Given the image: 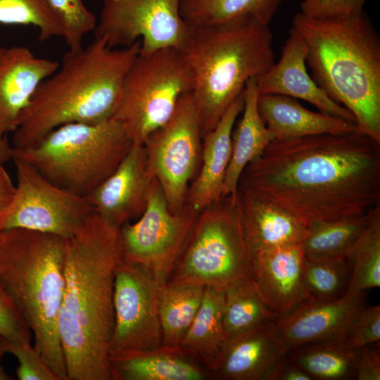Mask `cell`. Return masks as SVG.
I'll use <instances>...</instances> for the list:
<instances>
[{
    "mask_svg": "<svg viewBox=\"0 0 380 380\" xmlns=\"http://www.w3.org/2000/svg\"><path fill=\"white\" fill-rule=\"evenodd\" d=\"M308 48L293 27L284 44L279 60L256 77L260 94H279L304 100L321 113L355 122L353 114L333 101L313 80L307 70Z\"/></svg>",
    "mask_w": 380,
    "mask_h": 380,
    "instance_id": "cell-17",
    "label": "cell"
},
{
    "mask_svg": "<svg viewBox=\"0 0 380 380\" xmlns=\"http://www.w3.org/2000/svg\"><path fill=\"white\" fill-rule=\"evenodd\" d=\"M238 189L306 227L363 215L380 204V142L359 129L276 139L245 167Z\"/></svg>",
    "mask_w": 380,
    "mask_h": 380,
    "instance_id": "cell-1",
    "label": "cell"
},
{
    "mask_svg": "<svg viewBox=\"0 0 380 380\" xmlns=\"http://www.w3.org/2000/svg\"><path fill=\"white\" fill-rule=\"evenodd\" d=\"M367 0H303V14L315 18H327L363 11Z\"/></svg>",
    "mask_w": 380,
    "mask_h": 380,
    "instance_id": "cell-39",
    "label": "cell"
},
{
    "mask_svg": "<svg viewBox=\"0 0 380 380\" xmlns=\"http://www.w3.org/2000/svg\"><path fill=\"white\" fill-rule=\"evenodd\" d=\"M205 288L171 281L160 288L158 313L164 346H179L198 313Z\"/></svg>",
    "mask_w": 380,
    "mask_h": 380,
    "instance_id": "cell-27",
    "label": "cell"
},
{
    "mask_svg": "<svg viewBox=\"0 0 380 380\" xmlns=\"http://www.w3.org/2000/svg\"><path fill=\"white\" fill-rule=\"evenodd\" d=\"M189 27L179 51L192 75L191 94L203 138L243 93L247 82L273 65V36L269 25L250 16Z\"/></svg>",
    "mask_w": 380,
    "mask_h": 380,
    "instance_id": "cell-5",
    "label": "cell"
},
{
    "mask_svg": "<svg viewBox=\"0 0 380 380\" xmlns=\"http://www.w3.org/2000/svg\"><path fill=\"white\" fill-rule=\"evenodd\" d=\"M192 87L191 70L179 49L139 51L125 78L113 118L133 144H144L170 119L180 98Z\"/></svg>",
    "mask_w": 380,
    "mask_h": 380,
    "instance_id": "cell-8",
    "label": "cell"
},
{
    "mask_svg": "<svg viewBox=\"0 0 380 380\" xmlns=\"http://www.w3.org/2000/svg\"><path fill=\"white\" fill-rule=\"evenodd\" d=\"M303 272L310 298L331 301L348 291L351 268L346 258L305 256Z\"/></svg>",
    "mask_w": 380,
    "mask_h": 380,
    "instance_id": "cell-33",
    "label": "cell"
},
{
    "mask_svg": "<svg viewBox=\"0 0 380 380\" xmlns=\"http://www.w3.org/2000/svg\"><path fill=\"white\" fill-rule=\"evenodd\" d=\"M112 380H204L209 372L180 346L120 353L109 357Z\"/></svg>",
    "mask_w": 380,
    "mask_h": 380,
    "instance_id": "cell-23",
    "label": "cell"
},
{
    "mask_svg": "<svg viewBox=\"0 0 380 380\" xmlns=\"http://www.w3.org/2000/svg\"><path fill=\"white\" fill-rule=\"evenodd\" d=\"M161 286L142 267L122 260L115 270V324L109 357L163 346L158 313Z\"/></svg>",
    "mask_w": 380,
    "mask_h": 380,
    "instance_id": "cell-14",
    "label": "cell"
},
{
    "mask_svg": "<svg viewBox=\"0 0 380 380\" xmlns=\"http://www.w3.org/2000/svg\"><path fill=\"white\" fill-rule=\"evenodd\" d=\"M258 108L262 121L275 139L342 134L359 129L355 122L311 111L296 99L284 95L259 94Z\"/></svg>",
    "mask_w": 380,
    "mask_h": 380,
    "instance_id": "cell-24",
    "label": "cell"
},
{
    "mask_svg": "<svg viewBox=\"0 0 380 380\" xmlns=\"http://www.w3.org/2000/svg\"><path fill=\"white\" fill-rule=\"evenodd\" d=\"M286 351L275 321L264 323L227 338L212 376L223 380H265Z\"/></svg>",
    "mask_w": 380,
    "mask_h": 380,
    "instance_id": "cell-20",
    "label": "cell"
},
{
    "mask_svg": "<svg viewBox=\"0 0 380 380\" xmlns=\"http://www.w3.org/2000/svg\"><path fill=\"white\" fill-rule=\"evenodd\" d=\"M308 48L315 83L348 109L359 130L380 142V37L363 11L327 18L302 13L292 21Z\"/></svg>",
    "mask_w": 380,
    "mask_h": 380,
    "instance_id": "cell-4",
    "label": "cell"
},
{
    "mask_svg": "<svg viewBox=\"0 0 380 380\" xmlns=\"http://www.w3.org/2000/svg\"><path fill=\"white\" fill-rule=\"evenodd\" d=\"M0 24L32 25L41 42L61 37V30L44 0H0Z\"/></svg>",
    "mask_w": 380,
    "mask_h": 380,
    "instance_id": "cell-34",
    "label": "cell"
},
{
    "mask_svg": "<svg viewBox=\"0 0 380 380\" xmlns=\"http://www.w3.org/2000/svg\"><path fill=\"white\" fill-rule=\"evenodd\" d=\"M249 270L235 194L199 213L168 281L224 289Z\"/></svg>",
    "mask_w": 380,
    "mask_h": 380,
    "instance_id": "cell-9",
    "label": "cell"
},
{
    "mask_svg": "<svg viewBox=\"0 0 380 380\" xmlns=\"http://www.w3.org/2000/svg\"><path fill=\"white\" fill-rule=\"evenodd\" d=\"M155 179L144 145L133 144L116 169L87 198L94 213L120 228L144 213Z\"/></svg>",
    "mask_w": 380,
    "mask_h": 380,
    "instance_id": "cell-15",
    "label": "cell"
},
{
    "mask_svg": "<svg viewBox=\"0 0 380 380\" xmlns=\"http://www.w3.org/2000/svg\"><path fill=\"white\" fill-rule=\"evenodd\" d=\"M0 350L15 357L18 363L15 374L19 380H60L32 343L25 344L0 338Z\"/></svg>",
    "mask_w": 380,
    "mask_h": 380,
    "instance_id": "cell-36",
    "label": "cell"
},
{
    "mask_svg": "<svg viewBox=\"0 0 380 380\" xmlns=\"http://www.w3.org/2000/svg\"><path fill=\"white\" fill-rule=\"evenodd\" d=\"M181 0H103L95 38L110 48L141 41L140 51L172 47L181 50L189 27L180 14Z\"/></svg>",
    "mask_w": 380,
    "mask_h": 380,
    "instance_id": "cell-13",
    "label": "cell"
},
{
    "mask_svg": "<svg viewBox=\"0 0 380 380\" xmlns=\"http://www.w3.org/2000/svg\"><path fill=\"white\" fill-rule=\"evenodd\" d=\"M287 352V351H286ZM265 380H312L284 353L271 368Z\"/></svg>",
    "mask_w": 380,
    "mask_h": 380,
    "instance_id": "cell-41",
    "label": "cell"
},
{
    "mask_svg": "<svg viewBox=\"0 0 380 380\" xmlns=\"http://www.w3.org/2000/svg\"><path fill=\"white\" fill-rule=\"evenodd\" d=\"M346 258L351 268L347 292L380 286V204L368 213L367 224Z\"/></svg>",
    "mask_w": 380,
    "mask_h": 380,
    "instance_id": "cell-32",
    "label": "cell"
},
{
    "mask_svg": "<svg viewBox=\"0 0 380 380\" xmlns=\"http://www.w3.org/2000/svg\"><path fill=\"white\" fill-rule=\"evenodd\" d=\"M304 259L301 243L250 254L249 279L265 305L279 316L310 298Z\"/></svg>",
    "mask_w": 380,
    "mask_h": 380,
    "instance_id": "cell-16",
    "label": "cell"
},
{
    "mask_svg": "<svg viewBox=\"0 0 380 380\" xmlns=\"http://www.w3.org/2000/svg\"><path fill=\"white\" fill-rule=\"evenodd\" d=\"M244 106V91L228 108L215 128L203 137L201 168L189 188L186 203L200 213L222 198L232 153V133Z\"/></svg>",
    "mask_w": 380,
    "mask_h": 380,
    "instance_id": "cell-21",
    "label": "cell"
},
{
    "mask_svg": "<svg viewBox=\"0 0 380 380\" xmlns=\"http://www.w3.org/2000/svg\"><path fill=\"white\" fill-rule=\"evenodd\" d=\"M122 260L120 227L94 213L65 239L58 330L68 380H112L114 278Z\"/></svg>",
    "mask_w": 380,
    "mask_h": 380,
    "instance_id": "cell-2",
    "label": "cell"
},
{
    "mask_svg": "<svg viewBox=\"0 0 380 380\" xmlns=\"http://www.w3.org/2000/svg\"><path fill=\"white\" fill-rule=\"evenodd\" d=\"M286 353L312 379H355V350L346 348L336 339L304 343Z\"/></svg>",
    "mask_w": 380,
    "mask_h": 380,
    "instance_id": "cell-28",
    "label": "cell"
},
{
    "mask_svg": "<svg viewBox=\"0 0 380 380\" xmlns=\"http://www.w3.org/2000/svg\"><path fill=\"white\" fill-rule=\"evenodd\" d=\"M61 30V37L68 50L77 51L84 46V37L94 32L97 18L82 0H44Z\"/></svg>",
    "mask_w": 380,
    "mask_h": 380,
    "instance_id": "cell-35",
    "label": "cell"
},
{
    "mask_svg": "<svg viewBox=\"0 0 380 380\" xmlns=\"http://www.w3.org/2000/svg\"><path fill=\"white\" fill-rule=\"evenodd\" d=\"M199 213L188 204L172 213L155 179L144 213L120 228L122 260L146 270L162 286L170 279Z\"/></svg>",
    "mask_w": 380,
    "mask_h": 380,
    "instance_id": "cell-10",
    "label": "cell"
},
{
    "mask_svg": "<svg viewBox=\"0 0 380 380\" xmlns=\"http://www.w3.org/2000/svg\"><path fill=\"white\" fill-rule=\"evenodd\" d=\"M236 205L250 254L301 243L307 227L285 210L239 189Z\"/></svg>",
    "mask_w": 380,
    "mask_h": 380,
    "instance_id": "cell-22",
    "label": "cell"
},
{
    "mask_svg": "<svg viewBox=\"0 0 380 380\" xmlns=\"http://www.w3.org/2000/svg\"><path fill=\"white\" fill-rule=\"evenodd\" d=\"M377 345L379 343H373L355 349V379H380V353Z\"/></svg>",
    "mask_w": 380,
    "mask_h": 380,
    "instance_id": "cell-40",
    "label": "cell"
},
{
    "mask_svg": "<svg viewBox=\"0 0 380 380\" xmlns=\"http://www.w3.org/2000/svg\"><path fill=\"white\" fill-rule=\"evenodd\" d=\"M368 213L343 219L319 221L307 226L301 242L305 256L346 258L351 246L367 226Z\"/></svg>",
    "mask_w": 380,
    "mask_h": 380,
    "instance_id": "cell-31",
    "label": "cell"
},
{
    "mask_svg": "<svg viewBox=\"0 0 380 380\" xmlns=\"http://www.w3.org/2000/svg\"><path fill=\"white\" fill-rule=\"evenodd\" d=\"M59 68L23 46H0V130L13 133L41 83Z\"/></svg>",
    "mask_w": 380,
    "mask_h": 380,
    "instance_id": "cell-19",
    "label": "cell"
},
{
    "mask_svg": "<svg viewBox=\"0 0 380 380\" xmlns=\"http://www.w3.org/2000/svg\"><path fill=\"white\" fill-rule=\"evenodd\" d=\"M281 0H181L180 14L189 26L210 25L250 16L269 25Z\"/></svg>",
    "mask_w": 380,
    "mask_h": 380,
    "instance_id": "cell-29",
    "label": "cell"
},
{
    "mask_svg": "<svg viewBox=\"0 0 380 380\" xmlns=\"http://www.w3.org/2000/svg\"><path fill=\"white\" fill-rule=\"evenodd\" d=\"M5 353L0 350V380H11L13 378L6 373L2 365V357Z\"/></svg>",
    "mask_w": 380,
    "mask_h": 380,
    "instance_id": "cell-44",
    "label": "cell"
},
{
    "mask_svg": "<svg viewBox=\"0 0 380 380\" xmlns=\"http://www.w3.org/2000/svg\"><path fill=\"white\" fill-rule=\"evenodd\" d=\"M132 144L122 124L111 118L61 125L32 146L12 147V159L28 163L53 184L87 196L116 169Z\"/></svg>",
    "mask_w": 380,
    "mask_h": 380,
    "instance_id": "cell-7",
    "label": "cell"
},
{
    "mask_svg": "<svg viewBox=\"0 0 380 380\" xmlns=\"http://www.w3.org/2000/svg\"><path fill=\"white\" fill-rule=\"evenodd\" d=\"M224 289L205 286L198 313L179 346L210 373L227 338L223 325Z\"/></svg>",
    "mask_w": 380,
    "mask_h": 380,
    "instance_id": "cell-26",
    "label": "cell"
},
{
    "mask_svg": "<svg viewBox=\"0 0 380 380\" xmlns=\"http://www.w3.org/2000/svg\"><path fill=\"white\" fill-rule=\"evenodd\" d=\"M279 317L265 305L249 277L239 279L224 288L223 325L227 338Z\"/></svg>",
    "mask_w": 380,
    "mask_h": 380,
    "instance_id": "cell-30",
    "label": "cell"
},
{
    "mask_svg": "<svg viewBox=\"0 0 380 380\" xmlns=\"http://www.w3.org/2000/svg\"><path fill=\"white\" fill-rule=\"evenodd\" d=\"M13 161L16 169L15 190L0 217V232L20 228L67 239L94 213L87 196L53 184L24 161Z\"/></svg>",
    "mask_w": 380,
    "mask_h": 380,
    "instance_id": "cell-11",
    "label": "cell"
},
{
    "mask_svg": "<svg viewBox=\"0 0 380 380\" xmlns=\"http://www.w3.org/2000/svg\"><path fill=\"white\" fill-rule=\"evenodd\" d=\"M0 338L31 343L32 332L15 303L0 284Z\"/></svg>",
    "mask_w": 380,
    "mask_h": 380,
    "instance_id": "cell-38",
    "label": "cell"
},
{
    "mask_svg": "<svg viewBox=\"0 0 380 380\" xmlns=\"http://www.w3.org/2000/svg\"><path fill=\"white\" fill-rule=\"evenodd\" d=\"M12 159V146L5 134L0 130V166Z\"/></svg>",
    "mask_w": 380,
    "mask_h": 380,
    "instance_id": "cell-43",
    "label": "cell"
},
{
    "mask_svg": "<svg viewBox=\"0 0 380 380\" xmlns=\"http://www.w3.org/2000/svg\"><path fill=\"white\" fill-rule=\"evenodd\" d=\"M366 306L365 291L347 292L331 301L310 298L279 316L275 323L288 350L307 343L338 338Z\"/></svg>",
    "mask_w": 380,
    "mask_h": 380,
    "instance_id": "cell-18",
    "label": "cell"
},
{
    "mask_svg": "<svg viewBox=\"0 0 380 380\" xmlns=\"http://www.w3.org/2000/svg\"><path fill=\"white\" fill-rule=\"evenodd\" d=\"M65 253V239L56 235L0 232V284L29 327L34 348L60 380H68L58 330Z\"/></svg>",
    "mask_w": 380,
    "mask_h": 380,
    "instance_id": "cell-6",
    "label": "cell"
},
{
    "mask_svg": "<svg viewBox=\"0 0 380 380\" xmlns=\"http://www.w3.org/2000/svg\"><path fill=\"white\" fill-rule=\"evenodd\" d=\"M201 131L191 93L183 95L170 119L146 142L148 161L165 195L169 210L186 204L189 184L201 156Z\"/></svg>",
    "mask_w": 380,
    "mask_h": 380,
    "instance_id": "cell-12",
    "label": "cell"
},
{
    "mask_svg": "<svg viewBox=\"0 0 380 380\" xmlns=\"http://www.w3.org/2000/svg\"><path fill=\"white\" fill-rule=\"evenodd\" d=\"M15 190L11 177L4 166H0V217L9 205Z\"/></svg>",
    "mask_w": 380,
    "mask_h": 380,
    "instance_id": "cell-42",
    "label": "cell"
},
{
    "mask_svg": "<svg viewBox=\"0 0 380 380\" xmlns=\"http://www.w3.org/2000/svg\"><path fill=\"white\" fill-rule=\"evenodd\" d=\"M348 349L379 343L380 340V306H366L348 324L336 338Z\"/></svg>",
    "mask_w": 380,
    "mask_h": 380,
    "instance_id": "cell-37",
    "label": "cell"
},
{
    "mask_svg": "<svg viewBox=\"0 0 380 380\" xmlns=\"http://www.w3.org/2000/svg\"><path fill=\"white\" fill-rule=\"evenodd\" d=\"M141 41L110 48L94 38L86 47L64 53L61 67L44 80L13 132L12 147L38 142L53 129L71 122L96 123L113 118L126 75Z\"/></svg>",
    "mask_w": 380,
    "mask_h": 380,
    "instance_id": "cell-3",
    "label": "cell"
},
{
    "mask_svg": "<svg viewBox=\"0 0 380 380\" xmlns=\"http://www.w3.org/2000/svg\"><path fill=\"white\" fill-rule=\"evenodd\" d=\"M259 94L256 77L251 78L244 89L241 118L232 133V153L224 177L222 197L236 194L245 167L257 159L275 139L260 115Z\"/></svg>",
    "mask_w": 380,
    "mask_h": 380,
    "instance_id": "cell-25",
    "label": "cell"
}]
</instances>
